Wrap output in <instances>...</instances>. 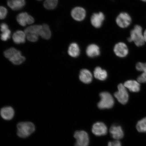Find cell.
<instances>
[{
	"mask_svg": "<svg viewBox=\"0 0 146 146\" xmlns=\"http://www.w3.org/2000/svg\"><path fill=\"white\" fill-rule=\"evenodd\" d=\"M129 42H134L137 46H140L145 44V40L142 33V27L139 25H136L134 29L131 31L130 36L128 38Z\"/></svg>",
	"mask_w": 146,
	"mask_h": 146,
	"instance_id": "6da1fadb",
	"label": "cell"
},
{
	"mask_svg": "<svg viewBox=\"0 0 146 146\" xmlns=\"http://www.w3.org/2000/svg\"><path fill=\"white\" fill-rule=\"evenodd\" d=\"M5 57L15 65H19L25 61V58L22 55L21 52L14 48H11L5 51Z\"/></svg>",
	"mask_w": 146,
	"mask_h": 146,
	"instance_id": "7a4b0ae2",
	"label": "cell"
},
{
	"mask_svg": "<svg viewBox=\"0 0 146 146\" xmlns=\"http://www.w3.org/2000/svg\"><path fill=\"white\" fill-rule=\"evenodd\" d=\"M17 135L22 138H26L33 133L35 128L34 124L30 122H22L17 125Z\"/></svg>",
	"mask_w": 146,
	"mask_h": 146,
	"instance_id": "3957f363",
	"label": "cell"
},
{
	"mask_svg": "<svg viewBox=\"0 0 146 146\" xmlns=\"http://www.w3.org/2000/svg\"><path fill=\"white\" fill-rule=\"evenodd\" d=\"M100 100L98 103V108L101 109H110L114 106V101L112 96L110 93L104 92L100 94Z\"/></svg>",
	"mask_w": 146,
	"mask_h": 146,
	"instance_id": "277c9868",
	"label": "cell"
},
{
	"mask_svg": "<svg viewBox=\"0 0 146 146\" xmlns=\"http://www.w3.org/2000/svg\"><path fill=\"white\" fill-rule=\"evenodd\" d=\"M42 27L41 25H32L25 29V33L27 40L32 42L37 41Z\"/></svg>",
	"mask_w": 146,
	"mask_h": 146,
	"instance_id": "5b68a950",
	"label": "cell"
},
{
	"mask_svg": "<svg viewBox=\"0 0 146 146\" xmlns=\"http://www.w3.org/2000/svg\"><path fill=\"white\" fill-rule=\"evenodd\" d=\"M74 137L76 139L74 146H88L89 138L88 134L84 131H77L74 133Z\"/></svg>",
	"mask_w": 146,
	"mask_h": 146,
	"instance_id": "8992f818",
	"label": "cell"
},
{
	"mask_svg": "<svg viewBox=\"0 0 146 146\" xmlns=\"http://www.w3.org/2000/svg\"><path fill=\"white\" fill-rule=\"evenodd\" d=\"M114 95L118 101L122 104H125L128 101V93L123 84H120L118 85V91L115 93Z\"/></svg>",
	"mask_w": 146,
	"mask_h": 146,
	"instance_id": "52a82bcc",
	"label": "cell"
},
{
	"mask_svg": "<svg viewBox=\"0 0 146 146\" xmlns=\"http://www.w3.org/2000/svg\"><path fill=\"white\" fill-rule=\"evenodd\" d=\"M132 22V18L126 12H122L119 14L116 19V23L118 26L121 28L128 27Z\"/></svg>",
	"mask_w": 146,
	"mask_h": 146,
	"instance_id": "ba28073f",
	"label": "cell"
},
{
	"mask_svg": "<svg viewBox=\"0 0 146 146\" xmlns=\"http://www.w3.org/2000/svg\"><path fill=\"white\" fill-rule=\"evenodd\" d=\"M92 132L98 136L105 135L107 134V127L104 123L101 122H98L92 126Z\"/></svg>",
	"mask_w": 146,
	"mask_h": 146,
	"instance_id": "9c48e42d",
	"label": "cell"
},
{
	"mask_svg": "<svg viewBox=\"0 0 146 146\" xmlns=\"http://www.w3.org/2000/svg\"><path fill=\"white\" fill-rule=\"evenodd\" d=\"M114 51L115 54L120 58L125 57L129 53L127 45L122 42L116 44L114 47Z\"/></svg>",
	"mask_w": 146,
	"mask_h": 146,
	"instance_id": "30bf717a",
	"label": "cell"
},
{
	"mask_svg": "<svg viewBox=\"0 0 146 146\" xmlns=\"http://www.w3.org/2000/svg\"><path fill=\"white\" fill-rule=\"evenodd\" d=\"M17 21L18 23L21 26L25 27L27 25L32 24L34 22L33 17L27 12H23L18 15Z\"/></svg>",
	"mask_w": 146,
	"mask_h": 146,
	"instance_id": "8fae6325",
	"label": "cell"
},
{
	"mask_svg": "<svg viewBox=\"0 0 146 146\" xmlns=\"http://www.w3.org/2000/svg\"><path fill=\"white\" fill-rule=\"evenodd\" d=\"M86 14V11L81 7H75L71 12V15L73 19L78 21H81L84 19Z\"/></svg>",
	"mask_w": 146,
	"mask_h": 146,
	"instance_id": "7c38bea8",
	"label": "cell"
},
{
	"mask_svg": "<svg viewBox=\"0 0 146 146\" xmlns=\"http://www.w3.org/2000/svg\"><path fill=\"white\" fill-rule=\"evenodd\" d=\"M109 132L112 137L116 140H118L123 137V131L120 125H114L111 126L109 129Z\"/></svg>",
	"mask_w": 146,
	"mask_h": 146,
	"instance_id": "4fadbf2b",
	"label": "cell"
},
{
	"mask_svg": "<svg viewBox=\"0 0 146 146\" xmlns=\"http://www.w3.org/2000/svg\"><path fill=\"white\" fill-rule=\"evenodd\" d=\"M105 19L104 15L101 12L93 14L91 18V24L96 28L102 26Z\"/></svg>",
	"mask_w": 146,
	"mask_h": 146,
	"instance_id": "5bb4252c",
	"label": "cell"
},
{
	"mask_svg": "<svg viewBox=\"0 0 146 146\" xmlns=\"http://www.w3.org/2000/svg\"><path fill=\"white\" fill-rule=\"evenodd\" d=\"M86 53L87 55L89 57H96L100 54V47L98 45L94 44L89 45L86 48Z\"/></svg>",
	"mask_w": 146,
	"mask_h": 146,
	"instance_id": "9a60e30c",
	"label": "cell"
},
{
	"mask_svg": "<svg viewBox=\"0 0 146 146\" xmlns=\"http://www.w3.org/2000/svg\"><path fill=\"white\" fill-rule=\"evenodd\" d=\"M8 6L14 11L21 10L25 5V0H8Z\"/></svg>",
	"mask_w": 146,
	"mask_h": 146,
	"instance_id": "2e32d148",
	"label": "cell"
},
{
	"mask_svg": "<svg viewBox=\"0 0 146 146\" xmlns=\"http://www.w3.org/2000/svg\"><path fill=\"white\" fill-rule=\"evenodd\" d=\"M79 78L83 83L89 84L92 81V75L90 71L87 69H83L80 71Z\"/></svg>",
	"mask_w": 146,
	"mask_h": 146,
	"instance_id": "e0dca14e",
	"label": "cell"
},
{
	"mask_svg": "<svg viewBox=\"0 0 146 146\" xmlns=\"http://www.w3.org/2000/svg\"><path fill=\"white\" fill-rule=\"evenodd\" d=\"M124 85L131 92H138L140 90V85L139 82L135 80H130L126 81Z\"/></svg>",
	"mask_w": 146,
	"mask_h": 146,
	"instance_id": "ac0fdd59",
	"label": "cell"
},
{
	"mask_svg": "<svg viewBox=\"0 0 146 146\" xmlns=\"http://www.w3.org/2000/svg\"><path fill=\"white\" fill-rule=\"evenodd\" d=\"M1 115L3 119L7 120L12 119L14 115V109L11 107H3L1 110Z\"/></svg>",
	"mask_w": 146,
	"mask_h": 146,
	"instance_id": "d6986e66",
	"label": "cell"
},
{
	"mask_svg": "<svg viewBox=\"0 0 146 146\" xmlns=\"http://www.w3.org/2000/svg\"><path fill=\"white\" fill-rule=\"evenodd\" d=\"M26 35L21 31H17L13 36V39L15 43L17 44L24 43L25 42Z\"/></svg>",
	"mask_w": 146,
	"mask_h": 146,
	"instance_id": "ffe728a7",
	"label": "cell"
},
{
	"mask_svg": "<svg viewBox=\"0 0 146 146\" xmlns=\"http://www.w3.org/2000/svg\"><path fill=\"white\" fill-rule=\"evenodd\" d=\"M79 46L76 43H71L68 47V53L69 56L73 58H76L80 54Z\"/></svg>",
	"mask_w": 146,
	"mask_h": 146,
	"instance_id": "44dd1931",
	"label": "cell"
},
{
	"mask_svg": "<svg viewBox=\"0 0 146 146\" xmlns=\"http://www.w3.org/2000/svg\"><path fill=\"white\" fill-rule=\"evenodd\" d=\"M94 77L96 79L103 81L106 79L107 78V73L105 70L102 69L101 67H96L94 71Z\"/></svg>",
	"mask_w": 146,
	"mask_h": 146,
	"instance_id": "7402d4cb",
	"label": "cell"
},
{
	"mask_svg": "<svg viewBox=\"0 0 146 146\" xmlns=\"http://www.w3.org/2000/svg\"><path fill=\"white\" fill-rule=\"evenodd\" d=\"M1 31L2 33L1 35V39L3 41H7L10 39L11 34V31L9 29V27L5 23H2L1 25Z\"/></svg>",
	"mask_w": 146,
	"mask_h": 146,
	"instance_id": "603a6c76",
	"label": "cell"
},
{
	"mask_svg": "<svg viewBox=\"0 0 146 146\" xmlns=\"http://www.w3.org/2000/svg\"><path fill=\"white\" fill-rule=\"evenodd\" d=\"M42 26V28L39 33V35L43 39L46 40L50 39L52 35L50 27L46 24H43Z\"/></svg>",
	"mask_w": 146,
	"mask_h": 146,
	"instance_id": "cb8c5ba5",
	"label": "cell"
},
{
	"mask_svg": "<svg viewBox=\"0 0 146 146\" xmlns=\"http://www.w3.org/2000/svg\"><path fill=\"white\" fill-rule=\"evenodd\" d=\"M136 127L138 132L146 133V117L142 119L137 122Z\"/></svg>",
	"mask_w": 146,
	"mask_h": 146,
	"instance_id": "d4e9b609",
	"label": "cell"
},
{
	"mask_svg": "<svg viewBox=\"0 0 146 146\" xmlns=\"http://www.w3.org/2000/svg\"><path fill=\"white\" fill-rule=\"evenodd\" d=\"M58 3V0H45L44 6L48 10H53L56 8Z\"/></svg>",
	"mask_w": 146,
	"mask_h": 146,
	"instance_id": "484cf974",
	"label": "cell"
},
{
	"mask_svg": "<svg viewBox=\"0 0 146 146\" xmlns=\"http://www.w3.org/2000/svg\"><path fill=\"white\" fill-rule=\"evenodd\" d=\"M142 72H143V73L138 76L137 80L139 83H146V63Z\"/></svg>",
	"mask_w": 146,
	"mask_h": 146,
	"instance_id": "4316f807",
	"label": "cell"
},
{
	"mask_svg": "<svg viewBox=\"0 0 146 146\" xmlns=\"http://www.w3.org/2000/svg\"><path fill=\"white\" fill-rule=\"evenodd\" d=\"M0 18L1 19H3L6 17L7 13H8V10L5 7L1 6L0 8Z\"/></svg>",
	"mask_w": 146,
	"mask_h": 146,
	"instance_id": "83f0119b",
	"label": "cell"
},
{
	"mask_svg": "<svg viewBox=\"0 0 146 146\" xmlns=\"http://www.w3.org/2000/svg\"><path fill=\"white\" fill-rule=\"evenodd\" d=\"M108 146H121V142L118 140L112 141H109Z\"/></svg>",
	"mask_w": 146,
	"mask_h": 146,
	"instance_id": "f1b7e54d",
	"label": "cell"
},
{
	"mask_svg": "<svg viewBox=\"0 0 146 146\" xmlns=\"http://www.w3.org/2000/svg\"><path fill=\"white\" fill-rule=\"evenodd\" d=\"M143 36L144 37V39H145V41L146 42V30L144 32Z\"/></svg>",
	"mask_w": 146,
	"mask_h": 146,
	"instance_id": "f546056e",
	"label": "cell"
},
{
	"mask_svg": "<svg viewBox=\"0 0 146 146\" xmlns=\"http://www.w3.org/2000/svg\"><path fill=\"white\" fill-rule=\"evenodd\" d=\"M141 1L144 2H146V0H141Z\"/></svg>",
	"mask_w": 146,
	"mask_h": 146,
	"instance_id": "4dcf8cb0",
	"label": "cell"
},
{
	"mask_svg": "<svg viewBox=\"0 0 146 146\" xmlns=\"http://www.w3.org/2000/svg\"><path fill=\"white\" fill-rule=\"evenodd\" d=\"M38 1H42V0H37Z\"/></svg>",
	"mask_w": 146,
	"mask_h": 146,
	"instance_id": "1f68e13d",
	"label": "cell"
}]
</instances>
